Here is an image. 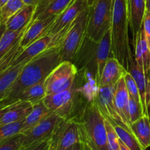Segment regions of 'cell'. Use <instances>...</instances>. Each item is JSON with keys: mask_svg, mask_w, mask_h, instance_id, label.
<instances>
[{"mask_svg": "<svg viewBox=\"0 0 150 150\" xmlns=\"http://www.w3.org/2000/svg\"><path fill=\"white\" fill-rule=\"evenodd\" d=\"M124 79L125 82L126 88H127L129 95L130 97H132L133 98H134L136 101L142 103L137 85H136V81H135L134 79L132 76V75L129 72H127L125 73V75L124 76Z\"/></svg>", "mask_w": 150, "mask_h": 150, "instance_id": "d6a6232c", "label": "cell"}, {"mask_svg": "<svg viewBox=\"0 0 150 150\" xmlns=\"http://www.w3.org/2000/svg\"><path fill=\"white\" fill-rule=\"evenodd\" d=\"M89 6L82 11L72 23L62 45V61L73 62L86 38Z\"/></svg>", "mask_w": 150, "mask_h": 150, "instance_id": "5b68a950", "label": "cell"}, {"mask_svg": "<svg viewBox=\"0 0 150 150\" xmlns=\"http://www.w3.org/2000/svg\"><path fill=\"white\" fill-rule=\"evenodd\" d=\"M7 1H8V0H0V7H2Z\"/></svg>", "mask_w": 150, "mask_h": 150, "instance_id": "7bdbcfd3", "label": "cell"}, {"mask_svg": "<svg viewBox=\"0 0 150 150\" xmlns=\"http://www.w3.org/2000/svg\"><path fill=\"white\" fill-rule=\"evenodd\" d=\"M129 16L127 0H114L111 26L112 54L128 71L134 58L128 35Z\"/></svg>", "mask_w": 150, "mask_h": 150, "instance_id": "7a4b0ae2", "label": "cell"}, {"mask_svg": "<svg viewBox=\"0 0 150 150\" xmlns=\"http://www.w3.org/2000/svg\"><path fill=\"white\" fill-rule=\"evenodd\" d=\"M28 62H22L0 73V102L7 98L13 83Z\"/></svg>", "mask_w": 150, "mask_h": 150, "instance_id": "7402d4cb", "label": "cell"}, {"mask_svg": "<svg viewBox=\"0 0 150 150\" xmlns=\"http://www.w3.org/2000/svg\"><path fill=\"white\" fill-rule=\"evenodd\" d=\"M81 143L82 144L83 150H92V148H91L86 143H85V142H81Z\"/></svg>", "mask_w": 150, "mask_h": 150, "instance_id": "f35d334b", "label": "cell"}, {"mask_svg": "<svg viewBox=\"0 0 150 150\" xmlns=\"http://www.w3.org/2000/svg\"><path fill=\"white\" fill-rule=\"evenodd\" d=\"M49 146L50 139H47L43 142L31 145L28 147L21 149V150H49Z\"/></svg>", "mask_w": 150, "mask_h": 150, "instance_id": "e575fe53", "label": "cell"}, {"mask_svg": "<svg viewBox=\"0 0 150 150\" xmlns=\"http://www.w3.org/2000/svg\"><path fill=\"white\" fill-rule=\"evenodd\" d=\"M75 90L73 87L58 93L45 95L42 102L54 114L64 118H69L74 105Z\"/></svg>", "mask_w": 150, "mask_h": 150, "instance_id": "30bf717a", "label": "cell"}, {"mask_svg": "<svg viewBox=\"0 0 150 150\" xmlns=\"http://www.w3.org/2000/svg\"><path fill=\"white\" fill-rule=\"evenodd\" d=\"M146 10L150 11V0H146Z\"/></svg>", "mask_w": 150, "mask_h": 150, "instance_id": "b9f144b4", "label": "cell"}, {"mask_svg": "<svg viewBox=\"0 0 150 150\" xmlns=\"http://www.w3.org/2000/svg\"><path fill=\"white\" fill-rule=\"evenodd\" d=\"M132 131L145 149L150 147V117L144 115L131 124Z\"/></svg>", "mask_w": 150, "mask_h": 150, "instance_id": "cb8c5ba5", "label": "cell"}, {"mask_svg": "<svg viewBox=\"0 0 150 150\" xmlns=\"http://www.w3.org/2000/svg\"><path fill=\"white\" fill-rule=\"evenodd\" d=\"M74 150H83V146H82V144L81 143V142H79V143H78L77 144L75 145Z\"/></svg>", "mask_w": 150, "mask_h": 150, "instance_id": "ab89813d", "label": "cell"}, {"mask_svg": "<svg viewBox=\"0 0 150 150\" xmlns=\"http://www.w3.org/2000/svg\"><path fill=\"white\" fill-rule=\"evenodd\" d=\"M8 106L9 105H5V104L3 103L2 102H0V120H1V117H3L4 113L6 112Z\"/></svg>", "mask_w": 150, "mask_h": 150, "instance_id": "d590c367", "label": "cell"}, {"mask_svg": "<svg viewBox=\"0 0 150 150\" xmlns=\"http://www.w3.org/2000/svg\"><path fill=\"white\" fill-rule=\"evenodd\" d=\"M94 1H95V0H87V2H88V4H89V6L91 5V4L94 2Z\"/></svg>", "mask_w": 150, "mask_h": 150, "instance_id": "ee69618b", "label": "cell"}, {"mask_svg": "<svg viewBox=\"0 0 150 150\" xmlns=\"http://www.w3.org/2000/svg\"><path fill=\"white\" fill-rule=\"evenodd\" d=\"M81 142L87 144L92 150H108L105 118L95 100L87 101L80 117L76 119Z\"/></svg>", "mask_w": 150, "mask_h": 150, "instance_id": "3957f363", "label": "cell"}, {"mask_svg": "<svg viewBox=\"0 0 150 150\" xmlns=\"http://www.w3.org/2000/svg\"><path fill=\"white\" fill-rule=\"evenodd\" d=\"M105 124L107 130L108 150H120V139H119L114 127L111 124V122L105 119Z\"/></svg>", "mask_w": 150, "mask_h": 150, "instance_id": "4dcf8cb0", "label": "cell"}, {"mask_svg": "<svg viewBox=\"0 0 150 150\" xmlns=\"http://www.w3.org/2000/svg\"><path fill=\"white\" fill-rule=\"evenodd\" d=\"M120 150H130L127 146H126L124 144V143L121 142L120 140Z\"/></svg>", "mask_w": 150, "mask_h": 150, "instance_id": "60d3db41", "label": "cell"}, {"mask_svg": "<svg viewBox=\"0 0 150 150\" xmlns=\"http://www.w3.org/2000/svg\"><path fill=\"white\" fill-rule=\"evenodd\" d=\"M74 146H73V147H70V149H67V150H74Z\"/></svg>", "mask_w": 150, "mask_h": 150, "instance_id": "f6af8a7d", "label": "cell"}, {"mask_svg": "<svg viewBox=\"0 0 150 150\" xmlns=\"http://www.w3.org/2000/svg\"><path fill=\"white\" fill-rule=\"evenodd\" d=\"M112 125L120 140L130 150H146L141 144L132 130L119 125Z\"/></svg>", "mask_w": 150, "mask_h": 150, "instance_id": "484cf974", "label": "cell"}, {"mask_svg": "<svg viewBox=\"0 0 150 150\" xmlns=\"http://www.w3.org/2000/svg\"><path fill=\"white\" fill-rule=\"evenodd\" d=\"M129 115L131 124L144 115L142 103L130 96L129 98Z\"/></svg>", "mask_w": 150, "mask_h": 150, "instance_id": "1f68e13d", "label": "cell"}, {"mask_svg": "<svg viewBox=\"0 0 150 150\" xmlns=\"http://www.w3.org/2000/svg\"><path fill=\"white\" fill-rule=\"evenodd\" d=\"M88 6L87 0H73L65 10L57 16L50 28L48 34L57 33L71 24Z\"/></svg>", "mask_w": 150, "mask_h": 150, "instance_id": "4fadbf2b", "label": "cell"}, {"mask_svg": "<svg viewBox=\"0 0 150 150\" xmlns=\"http://www.w3.org/2000/svg\"><path fill=\"white\" fill-rule=\"evenodd\" d=\"M114 0H95L89 6L86 23V37L98 42L111 29Z\"/></svg>", "mask_w": 150, "mask_h": 150, "instance_id": "277c9868", "label": "cell"}, {"mask_svg": "<svg viewBox=\"0 0 150 150\" xmlns=\"http://www.w3.org/2000/svg\"><path fill=\"white\" fill-rule=\"evenodd\" d=\"M129 98L130 95L126 88L124 77H122L114 86V101L116 108L122 120L129 127L131 128V123L129 115Z\"/></svg>", "mask_w": 150, "mask_h": 150, "instance_id": "5bb4252c", "label": "cell"}, {"mask_svg": "<svg viewBox=\"0 0 150 150\" xmlns=\"http://www.w3.org/2000/svg\"><path fill=\"white\" fill-rule=\"evenodd\" d=\"M149 81H150V71H149Z\"/></svg>", "mask_w": 150, "mask_h": 150, "instance_id": "bcb514c9", "label": "cell"}, {"mask_svg": "<svg viewBox=\"0 0 150 150\" xmlns=\"http://www.w3.org/2000/svg\"><path fill=\"white\" fill-rule=\"evenodd\" d=\"M77 73V67L72 62H60L45 79L46 95L72 89Z\"/></svg>", "mask_w": 150, "mask_h": 150, "instance_id": "8992f818", "label": "cell"}, {"mask_svg": "<svg viewBox=\"0 0 150 150\" xmlns=\"http://www.w3.org/2000/svg\"><path fill=\"white\" fill-rule=\"evenodd\" d=\"M35 8V5H25L7 21L6 29L16 32L25 29L33 19Z\"/></svg>", "mask_w": 150, "mask_h": 150, "instance_id": "44dd1931", "label": "cell"}, {"mask_svg": "<svg viewBox=\"0 0 150 150\" xmlns=\"http://www.w3.org/2000/svg\"><path fill=\"white\" fill-rule=\"evenodd\" d=\"M57 16L43 19H32L21 39L20 46L24 49L35 40L48 35Z\"/></svg>", "mask_w": 150, "mask_h": 150, "instance_id": "7c38bea8", "label": "cell"}, {"mask_svg": "<svg viewBox=\"0 0 150 150\" xmlns=\"http://www.w3.org/2000/svg\"><path fill=\"white\" fill-rule=\"evenodd\" d=\"M113 57L112 46H111V29L107 31L103 36L101 38L97 44L96 54H95V64L97 67V75L99 79H100L103 67L107 60Z\"/></svg>", "mask_w": 150, "mask_h": 150, "instance_id": "ffe728a7", "label": "cell"}, {"mask_svg": "<svg viewBox=\"0 0 150 150\" xmlns=\"http://www.w3.org/2000/svg\"><path fill=\"white\" fill-rule=\"evenodd\" d=\"M0 10H1V7H0Z\"/></svg>", "mask_w": 150, "mask_h": 150, "instance_id": "7dc6e473", "label": "cell"}, {"mask_svg": "<svg viewBox=\"0 0 150 150\" xmlns=\"http://www.w3.org/2000/svg\"><path fill=\"white\" fill-rule=\"evenodd\" d=\"M62 46L50 48L41 53L23 67L13 83L7 98L1 102L5 105L16 103V99L24 89L42 81L62 62Z\"/></svg>", "mask_w": 150, "mask_h": 150, "instance_id": "6da1fadb", "label": "cell"}, {"mask_svg": "<svg viewBox=\"0 0 150 150\" xmlns=\"http://www.w3.org/2000/svg\"><path fill=\"white\" fill-rule=\"evenodd\" d=\"M133 43L135 46V60L136 63L144 70L145 73L149 76L150 71V51L145 38L143 27L133 37Z\"/></svg>", "mask_w": 150, "mask_h": 150, "instance_id": "ac0fdd59", "label": "cell"}, {"mask_svg": "<svg viewBox=\"0 0 150 150\" xmlns=\"http://www.w3.org/2000/svg\"><path fill=\"white\" fill-rule=\"evenodd\" d=\"M46 95L45 87V80L26 88L16 98V102L26 101L32 105L40 102Z\"/></svg>", "mask_w": 150, "mask_h": 150, "instance_id": "d4e9b609", "label": "cell"}, {"mask_svg": "<svg viewBox=\"0 0 150 150\" xmlns=\"http://www.w3.org/2000/svg\"><path fill=\"white\" fill-rule=\"evenodd\" d=\"M33 105L26 101H18L10 104L0 120V127L10 123L23 121L31 112Z\"/></svg>", "mask_w": 150, "mask_h": 150, "instance_id": "d6986e66", "label": "cell"}, {"mask_svg": "<svg viewBox=\"0 0 150 150\" xmlns=\"http://www.w3.org/2000/svg\"><path fill=\"white\" fill-rule=\"evenodd\" d=\"M128 72L132 75L137 85L144 114V115L149 116L150 81L149 76H147L144 69L136 63L135 58L130 65Z\"/></svg>", "mask_w": 150, "mask_h": 150, "instance_id": "8fae6325", "label": "cell"}, {"mask_svg": "<svg viewBox=\"0 0 150 150\" xmlns=\"http://www.w3.org/2000/svg\"><path fill=\"white\" fill-rule=\"evenodd\" d=\"M23 136V133H19L3 140L0 142V150H21Z\"/></svg>", "mask_w": 150, "mask_h": 150, "instance_id": "f546056e", "label": "cell"}, {"mask_svg": "<svg viewBox=\"0 0 150 150\" xmlns=\"http://www.w3.org/2000/svg\"><path fill=\"white\" fill-rule=\"evenodd\" d=\"M127 72L128 71L123 67L117 59L114 57H110L107 60L101 73L100 86H114L120 79L124 77Z\"/></svg>", "mask_w": 150, "mask_h": 150, "instance_id": "9a60e30c", "label": "cell"}, {"mask_svg": "<svg viewBox=\"0 0 150 150\" xmlns=\"http://www.w3.org/2000/svg\"><path fill=\"white\" fill-rule=\"evenodd\" d=\"M73 0H40L36 5L33 19H43L57 16L62 13Z\"/></svg>", "mask_w": 150, "mask_h": 150, "instance_id": "2e32d148", "label": "cell"}, {"mask_svg": "<svg viewBox=\"0 0 150 150\" xmlns=\"http://www.w3.org/2000/svg\"><path fill=\"white\" fill-rule=\"evenodd\" d=\"M63 119L64 117L53 113L29 131L23 133L21 149L51 139L57 125Z\"/></svg>", "mask_w": 150, "mask_h": 150, "instance_id": "ba28073f", "label": "cell"}, {"mask_svg": "<svg viewBox=\"0 0 150 150\" xmlns=\"http://www.w3.org/2000/svg\"><path fill=\"white\" fill-rule=\"evenodd\" d=\"M143 29L144 31L145 38H146L148 48H149L150 51V11L147 10L145 13L144 18Z\"/></svg>", "mask_w": 150, "mask_h": 150, "instance_id": "836d02e7", "label": "cell"}, {"mask_svg": "<svg viewBox=\"0 0 150 150\" xmlns=\"http://www.w3.org/2000/svg\"><path fill=\"white\" fill-rule=\"evenodd\" d=\"M23 128V121L10 123L0 127V142L4 139L21 133Z\"/></svg>", "mask_w": 150, "mask_h": 150, "instance_id": "f1b7e54d", "label": "cell"}, {"mask_svg": "<svg viewBox=\"0 0 150 150\" xmlns=\"http://www.w3.org/2000/svg\"><path fill=\"white\" fill-rule=\"evenodd\" d=\"M52 114V111H50L45 106L42 100L38 103L34 104L31 112L23 120V128H22L21 133L23 134L29 131L30 129Z\"/></svg>", "mask_w": 150, "mask_h": 150, "instance_id": "603a6c76", "label": "cell"}, {"mask_svg": "<svg viewBox=\"0 0 150 150\" xmlns=\"http://www.w3.org/2000/svg\"><path fill=\"white\" fill-rule=\"evenodd\" d=\"M40 0H23L26 5H35L36 6Z\"/></svg>", "mask_w": 150, "mask_h": 150, "instance_id": "74e56055", "label": "cell"}, {"mask_svg": "<svg viewBox=\"0 0 150 150\" xmlns=\"http://www.w3.org/2000/svg\"><path fill=\"white\" fill-rule=\"evenodd\" d=\"M6 31V25L4 22H3L0 19V40H1V37L4 35V32Z\"/></svg>", "mask_w": 150, "mask_h": 150, "instance_id": "8d00e7d4", "label": "cell"}, {"mask_svg": "<svg viewBox=\"0 0 150 150\" xmlns=\"http://www.w3.org/2000/svg\"><path fill=\"white\" fill-rule=\"evenodd\" d=\"M128 10L129 25L131 28L133 36L143 27L144 18L146 11V0H127Z\"/></svg>", "mask_w": 150, "mask_h": 150, "instance_id": "e0dca14e", "label": "cell"}, {"mask_svg": "<svg viewBox=\"0 0 150 150\" xmlns=\"http://www.w3.org/2000/svg\"><path fill=\"white\" fill-rule=\"evenodd\" d=\"M26 4L23 0H8L0 10V19L6 23L10 18L23 8Z\"/></svg>", "mask_w": 150, "mask_h": 150, "instance_id": "83f0119b", "label": "cell"}, {"mask_svg": "<svg viewBox=\"0 0 150 150\" xmlns=\"http://www.w3.org/2000/svg\"><path fill=\"white\" fill-rule=\"evenodd\" d=\"M114 86H100L95 97V102L105 120L112 125H119L132 130L123 122L116 108L114 101Z\"/></svg>", "mask_w": 150, "mask_h": 150, "instance_id": "9c48e42d", "label": "cell"}, {"mask_svg": "<svg viewBox=\"0 0 150 150\" xmlns=\"http://www.w3.org/2000/svg\"><path fill=\"white\" fill-rule=\"evenodd\" d=\"M28 26L23 30L16 31V32L9 31L6 29L4 35L0 40V59L8 51H10L12 49V48L21 39L22 36H23V33L26 31Z\"/></svg>", "mask_w": 150, "mask_h": 150, "instance_id": "4316f807", "label": "cell"}, {"mask_svg": "<svg viewBox=\"0 0 150 150\" xmlns=\"http://www.w3.org/2000/svg\"><path fill=\"white\" fill-rule=\"evenodd\" d=\"M79 142L80 132L75 118H64L50 139L49 150H67Z\"/></svg>", "mask_w": 150, "mask_h": 150, "instance_id": "52a82bcc", "label": "cell"}]
</instances>
